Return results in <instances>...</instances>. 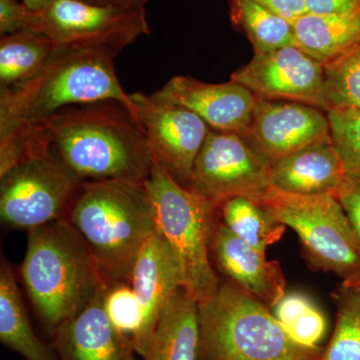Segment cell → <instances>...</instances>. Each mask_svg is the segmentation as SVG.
Here are the masks:
<instances>
[{
  "instance_id": "cell-9",
  "label": "cell",
  "mask_w": 360,
  "mask_h": 360,
  "mask_svg": "<svg viewBox=\"0 0 360 360\" xmlns=\"http://www.w3.org/2000/svg\"><path fill=\"white\" fill-rule=\"evenodd\" d=\"M82 181L51 151L27 158L0 174V219L32 231L66 219Z\"/></svg>"
},
{
  "instance_id": "cell-20",
  "label": "cell",
  "mask_w": 360,
  "mask_h": 360,
  "mask_svg": "<svg viewBox=\"0 0 360 360\" xmlns=\"http://www.w3.org/2000/svg\"><path fill=\"white\" fill-rule=\"evenodd\" d=\"M292 25L297 46L323 65L360 46V7L331 15L307 13Z\"/></svg>"
},
{
  "instance_id": "cell-7",
  "label": "cell",
  "mask_w": 360,
  "mask_h": 360,
  "mask_svg": "<svg viewBox=\"0 0 360 360\" xmlns=\"http://www.w3.org/2000/svg\"><path fill=\"white\" fill-rule=\"evenodd\" d=\"M253 201L297 234L315 266L343 281L360 271V243L336 196L302 195L269 186Z\"/></svg>"
},
{
  "instance_id": "cell-10",
  "label": "cell",
  "mask_w": 360,
  "mask_h": 360,
  "mask_svg": "<svg viewBox=\"0 0 360 360\" xmlns=\"http://www.w3.org/2000/svg\"><path fill=\"white\" fill-rule=\"evenodd\" d=\"M270 163L243 135L210 129L187 188L217 206L229 198L255 200L270 186Z\"/></svg>"
},
{
  "instance_id": "cell-13",
  "label": "cell",
  "mask_w": 360,
  "mask_h": 360,
  "mask_svg": "<svg viewBox=\"0 0 360 360\" xmlns=\"http://www.w3.org/2000/svg\"><path fill=\"white\" fill-rule=\"evenodd\" d=\"M329 135L326 111L295 101L257 98L243 136L271 165Z\"/></svg>"
},
{
  "instance_id": "cell-37",
  "label": "cell",
  "mask_w": 360,
  "mask_h": 360,
  "mask_svg": "<svg viewBox=\"0 0 360 360\" xmlns=\"http://www.w3.org/2000/svg\"><path fill=\"white\" fill-rule=\"evenodd\" d=\"M359 292H360V291H359Z\"/></svg>"
},
{
  "instance_id": "cell-15",
  "label": "cell",
  "mask_w": 360,
  "mask_h": 360,
  "mask_svg": "<svg viewBox=\"0 0 360 360\" xmlns=\"http://www.w3.org/2000/svg\"><path fill=\"white\" fill-rule=\"evenodd\" d=\"M129 283L141 303L143 316L134 347L135 354L143 356L163 309L182 288L176 258L158 231L137 255Z\"/></svg>"
},
{
  "instance_id": "cell-25",
  "label": "cell",
  "mask_w": 360,
  "mask_h": 360,
  "mask_svg": "<svg viewBox=\"0 0 360 360\" xmlns=\"http://www.w3.org/2000/svg\"><path fill=\"white\" fill-rule=\"evenodd\" d=\"M274 315L296 341L307 347H319L326 335L323 314L309 297L300 293L284 295L274 305Z\"/></svg>"
},
{
  "instance_id": "cell-5",
  "label": "cell",
  "mask_w": 360,
  "mask_h": 360,
  "mask_svg": "<svg viewBox=\"0 0 360 360\" xmlns=\"http://www.w3.org/2000/svg\"><path fill=\"white\" fill-rule=\"evenodd\" d=\"M198 310V360H319L323 354L296 341L266 305L231 281H221Z\"/></svg>"
},
{
  "instance_id": "cell-11",
  "label": "cell",
  "mask_w": 360,
  "mask_h": 360,
  "mask_svg": "<svg viewBox=\"0 0 360 360\" xmlns=\"http://www.w3.org/2000/svg\"><path fill=\"white\" fill-rule=\"evenodd\" d=\"M130 98L153 156L179 184L187 187L210 127L193 111L151 94L134 92Z\"/></svg>"
},
{
  "instance_id": "cell-34",
  "label": "cell",
  "mask_w": 360,
  "mask_h": 360,
  "mask_svg": "<svg viewBox=\"0 0 360 360\" xmlns=\"http://www.w3.org/2000/svg\"><path fill=\"white\" fill-rule=\"evenodd\" d=\"M94 6L123 7V8H146L148 0H78Z\"/></svg>"
},
{
  "instance_id": "cell-31",
  "label": "cell",
  "mask_w": 360,
  "mask_h": 360,
  "mask_svg": "<svg viewBox=\"0 0 360 360\" xmlns=\"http://www.w3.org/2000/svg\"><path fill=\"white\" fill-rule=\"evenodd\" d=\"M258 6L269 9L272 13L295 22L298 18L307 13L304 0H252Z\"/></svg>"
},
{
  "instance_id": "cell-18",
  "label": "cell",
  "mask_w": 360,
  "mask_h": 360,
  "mask_svg": "<svg viewBox=\"0 0 360 360\" xmlns=\"http://www.w3.org/2000/svg\"><path fill=\"white\" fill-rule=\"evenodd\" d=\"M105 290L56 329V348L61 360L135 359L131 340L120 333L106 315Z\"/></svg>"
},
{
  "instance_id": "cell-3",
  "label": "cell",
  "mask_w": 360,
  "mask_h": 360,
  "mask_svg": "<svg viewBox=\"0 0 360 360\" xmlns=\"http://www.w3.org/2000/svg\"><path fill=\"white\" fill-rule=\"evenodd\" d=\"M66 219L84 239L108 288L129 283L137 255L155 233L146 184L85 181Z\"/></svg>"
},
{
  "instance_id": "cell-24",
  "label": "cell",
  "mask_w": 360,
  "mask_h": 360,
  "mask_svg": "<svg viewBox=\"0 0 360 360\" xmlns=\"http://www.w3.org/2000/svg\"><path fill=\"white\" fill-rule=\"evenodd\" d=\"M221 221L241 240L265 255L269 246L281 238L285 225L245 196L225 200L219 206Z\"/></svg>"
},
{
  "instance_id": "cell-23",
  "label": "cell",
  "mask_w": 360,
  "mask_h": 360,
  "mask_svg": "<svg viewBox=\"0 0 360 360\" xmlns=\"http://www.w3.org/2000/svg\"><path fill=\"white\" fill-rule=\"evenodd\" d=\"M232 25L245 33L255 54L297 45L292 23L252 0H229Z\"/></svg>"
},
{
  "instance_id": "cell-12",
  "label": "cell",
  "mask_w": 360,
  "mask_h": 360,
  "mask_svg": "<svg viewBox=\"0 0 360 360\" xmlns=\"http://www.w3.org/2000/svg\"><path fill=\"white\" fill-rule=\"evenodd\" d=\"M231 79L257 98L295 101L328 111L324 65L297 45L255 54Z\"/></svg>"
},
{
  "instance_id": "cell-30",
  "label": "cell",
  "mask_w": 360,
  "mask_h": 360,
  "mask_svg": "<svg viewBox=\"0 0 360 360\" xmlns=\"http://www.w3.org/2000/svg\"><path fill=\"white\" fill-rule=\"evenodd\" d=\"M30 11L18 0H0V34L27 30Z\"/></svg>"
},
{
  "instance_id": "cell-32",
  "label": "cell",
  "mask_w": 360,
  "mask_h": 360,
  "mask_svg": "<svg viewBox=\"0 0 360 360\" xmlns=\"http://www.w3.org/2000/svg\"><path fill=\"white\" fill-rule=\"evenodd\" d=\"M360 243V182H352L338 196Z\"/></svg>"
},
{
  "instance_id": "cell-26",
  "label": "cell",
  "mask_w": 360,
  "mask_h": 360,
  "mask_svg": "<svg viewBox=\"0 0 360 360\" xmlns=\"http://www.w3.org/2000/svg\"><path fill=\"white\" fill-rule=\"evenodd\" d=\"M324 77L328 111H360V46L324 65Z\"/></svg>"
},
{
  "instance_id": "cell-22",
  "label": "cell",
  "mask_w": 360,
  "mask_h": 360,
  "mask_svg": "<svg viewBox=\"0 0 360 360\" xmlns=\"http://www.w3.org/2000/svg\"><path fill=\"white\" fill-rule=\"evenodd\" d=\"M54 51L46 35L23 30L0 39V89H9L34 77Z\"/></svg>"
},
{
  "instance_id": "cell-28",
  "label": "cell",
  "mask_w": 360,
  "mask_h": 360,
  "mask_svg": "<svg viewBox=\"0 0 360 360\" xmlns=\"http://www.w3.org/2000/svg\"><path fill=\"white\" fill-rule=\"evenodd\" d=\"M330 136L352 182H360V111H328Z\"/></svg>"
},
{
  "instance_id": "cell-36",
  "label": "cell",
  "mask_w": 360,
  "mask_h": 360,
  "mask_svg": "<svg viewBox=\"0 0 360 360\" xmlns=\"http://www.w3.org/2000/svg\"><path fill=\"white\" fill-rule=\"evenodd\" d=\"M51 0H23V4L30 11H37L44 8Z\"/></svg>"
},
{
  "instance_id": "cell-29",
  "label": "cell",
  "mask_w": 360,
  "mask_h": 360,
  "mask_svg": "<svg viewBox=\"0 0 360 360\" xmlns=\"http://www.w3.org/2000/svg\"><path fill=\"white\" fill-rule=\"evenodd\" d=\"M103 307L112 326L134 343L141 333L143 316L130 283H117L106 288Z\"/></svg>"
},
{
  "instance_id": "cell-38",
  "label": "cell",
  "mask_w": 360,
  "mask_h": 360,
  "mask_svg": "<svg viewBox=\"0 0 360 360\" xmlns=\"http://www.w3.org/2000/svg\"><path fill=\"white\" fill-rule=\"evenodd\" d=\"M135 360V359H134Z\"/></svg>"
},
{
  "instance_id": "cell-2",
  "label": "cell",
  "mask_w": 360,
  "mask_h": 360,
  "mask_svg": "<svg viewBox=\"0 0 360 360\" xmlns=\"http://www.w3.org/2000/svg\"><path fill=\"white\" fill-rule=\"evenodd\" d=\"M112 56L96 51H56L30 79L0 89V174L25 160L32 134L70 106L113 101L137 118L130 94L116 75Z\"/></svg>"
},
{
  "instance_id": "cell-19",
  "label": "cell",
  "mask_w": 360,
  "mask_h": 360,
  "mask_svg": "<svg viewBox=\"0 0 360 360\" xmlns=\"http://www.w3.org/2000/svg\"><path fill=\"white\" fill-rule=\"evenodd\" d=\"M198 303L180 288L163 309L143 360H198Z\"/></svg>"
},
{
  "instance_id": "cell-33",
  "label": "cell",
  "mask_w": 360,
  "mask_h": 360,
  "mask_svg": "<svg viewBox=\"0 0 360 360\" xmlns=\"http://www.w3.org/2000/svg\"><path fill=\"white\" fill-rule=\"evenodd\" d=\"M307 13L331 15L349 13L360 7V0H304Z\"/></svg>"
},
{
  "instance_id": "cell-21",
  "label": "cell",
  "mask_w": 360,
  "mask_h": 360,
  "mask_svg": "<svg viewBox=\"0 0 360 360\" xmlns=\"http://www.w3.org/2000/svg\"><path fill=\"white\" fill-rule=\"evenodd\" d=\"M0 340L25 360H53L33 331L13 270L6 259L0 265Z\"/></svg>"
},
{
  "instance_id": "cell-35",
  "label": "cell",
  "mask_w": 360,
  "mask_h": 360,
  "mask_svg": "<svg viewBox=\"0 0 360 360\" xmlns=\"http://www.w3.org/2000/svg\"><path fill=\"white\" fill-rule=\"evenodd\" d=\"M342 288L347 290L360 291V271L355 274L354 276L345 279L342 283Z\"/></svg>"
},
{
  "instance_id": "cell-14",
  "label": "cell",
  "mask_w": 360,
  "mask_h": 360,
  "mask_svg": "<svg viewBox=\"0 0 360 360\" xmlns=\"http://www.w3.org/2000/svg\"><path fill=\"white\" fill-rule=\"evenodd\" d=\"M151 96L186 108L210 129L243 135L250 127L257 97L238 82L207 84L191 77H174Z\"/></svg>"
},
{
  "instance_id": "cell-27",
  "label": "cell",
  "mask_w": 360,
  "mask_h": 360,
  "mask_svg": "<svg viewBox=\"0 0 360 360\" xmlns=\"http://www.w3.org/2000/svg\"><path fill=\"white\" fill-rule=\"evenodd\" d=\"M319 360H360V292L342 288L335 333Z\"/></svg>"
},
{
  "instance_id": "cell-1",
  "label": "cell",
  "mask_w": 360,
  "mask_h": 360,
  "mask_svg": "<svg viewBox=\"0 0 360 360\" xmlns=\"http://www.w3.org/2000/svg\"><path fill=\"white\" fill-rule=\"evenodd\" d=\"M49 151L82 182L146 184L155 160L141 122L113 101L70 106L49 118L28 141L25 160Z\"/></svg>"
},
{
  "instance_id": "cell-6",
  "label": "cell",
  "mask_w": 360,
  "mask_h": 360,
  "mask_svg": "<svg viewBox=\"0 0 360 360\" xmlns=\"http://www.w3.org/2000/svg\"><path fill=\"white\" fill-rule=\"evenodd\" d=\"M153 160L146 186L156 231L176 258L182 288L200 304L212 297L221 283L210 255V240L219 207L205 196L181 186L155 156Z\"/></svg>"
},
{
  "instance_id": "cell-17",
  "label": "cell",
  "mask_w": 360,
  "mask_h": 360,
  "mask_svg": "<svg viewBox=\"0 0 360 360\" xmlns=\"http://www.w3.org/2000/svg\"><path fill=\"white\" fill-rule=\"evenodd\" d=\"M210 255L231 283L266 305L274 307L285 292V278L278 262H269L264 253L248 245L222 221H215Z\"/></svg>"
},
{
  "instance_id": "cell-16",
  "label": "cell",
  "mask_w": 360,
  "mask_h": 360,
  "mask_svg": "<svg viewBox=\"0 0 360 360\" xmlns=\"http://www.w3.org/2000/svg\"><path fill=\"white\" fill-rule=\"evenodd\" d=\"M269 182L284 193L338 198L352 181L329 135L272 162Z\"/></svg>"
},
{
  "instance_id": "cell-8",
  "label": "cell",
  "mask_w": 360,
  "mask_h": 360,
  "mask_svg": "<svg viewBox=\"0 0 360 360\" xmlns=\"http://www.w3.org/2000/svg\"><path fill=\"white\" fill-rule=\"evenodd\" d=\"M27 30L46 35L56 51H96L112 58L150 33L146 8L78 0H51L44 8L30 11Z\"/></svg>"
},
{
  "instance_id": "cell-4",
  "label": "cell",
  "mask_w": 360,
  "mask_h": 360,
  "mask_svg": "<svg viewBox=\"0 0 360 360\" xmlns=\"http://www.w3.org/2000/svg\"><path fill=\"white\" fill-rule=\"evenodd\" d=\"M20 274L35 311L53 333L108 288L84 239L66 219L28 231Z\"/></svg>"
}]
</instances>
